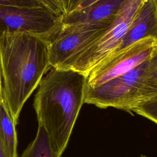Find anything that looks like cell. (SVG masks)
<instances>
[{
    "instance_id": "obj_1",
    "label": "cell",
    "mask_w": 157,
    "mask_h": 157,
    "mask_svg": "<svg viewBox=\"0 0 157 157\" xmlns=\"http://www.w3.org/2000/svg\"><path fill=\"white\" fill-rule=\"evenodd\" d=\"M48 42L42 36L25 32L0 36L3 102L16 124L25 103L52 68Z\"/></svg>"
},
{
    "instance_id": "obj_2",
    "label": "cell",
    "mask_w": 157,
    "mask_h": 157,
    "mask_svg": "<svg viewBox=\"0 0 157 157\" xmlns=\"http://www.w3.org/2000/svg\"><path fill=\"white\" fill-rule=\"evenodd\" d=\"M38 87L33 104L38 125L48 134L56 157H61L84 104L86 75L72 69L51 68Z\"/></svg>"
},
{
    "instance_id": "obj_3",
    "label": "cell",
    "mask_w": 157,
    "mask_h": 157,
    "mask_svg": "<svg viewBox=\"0 0 157 157\" xmlns=\"http://www.w3.org/2000/svg\"><path fill=\"white\" fill-rule=\"evenodd\" d=\"M155 58L101 85L86 87L84 103L132 112L138 105L157 97Z\"/></svg>"
},
{
    "instance_id": "obj_4",
    "label": "cell",
    "mask_w": 157,
    "mask_h": 157,
    "mask_svg": "<svg viewBox=\"0 0 157 157\" xmlns=\"http://www.w3.org/2000/svg\"><path fill=\"white\" fill-rule=\"evenodd\" d=\"M146 0H126L114 21L94 42L85 48L69 69L86 75L103 58L113 52Z\"/></svg>"
},
{
    "instance_id": "obj_5",
    "label": "cell",
    "mask_w": 157,
    "mask_h": 157,
    "mask_svg": "<svg viewBox=\"0 0 157 157\" xmlns=\"http://www.w3.org/2000/svg\"><path fill=\"white\" fill-rule=\"evenodd\" d=\"M64 25L49 40L52 68L69 69L77 56L104 33L113 21Z\"/></svg>"
},
{
    "instance_id": "obj_6",
    "label": "cell",
    "mask_w": 157,
    "mask_h": 157,
    "mask_svg": "<svg viewBox=\"0 0 157 157\" xmlns=\"http://www.w3.org/2000/svg\"><path fill=\"white\" fill-rule=\"evenodd\" d=\"M156 56L157 39L144 38L103 58L87 74L86 87L101 85Z\"/></svg>"
},
{
    "instance_id": "obj_7",
    "label": "cell",
    "mask_w": 157,
    "mask_h": 157,
    "mask_svg": "<svg viewBox=\"0 0 157 157\" xmlns=\"http://www.w3.org/2000/svg\"><path fill=\"white\" fill-rule=\"evenodd\" d=\"M62 16L45 7L0 5V36L5 33L25 32L42 36L50 40L61 29Z\"/></svg>"
},
{
    "instance_id": "obj_8",
    "label": "cell",
    "mask_w": 157,
    "mask_h": 157,
    "mask_svg": "<svg viewBox=\"0 0 157 157\" xmlns=\"http://www.w3.org/2000/svg\"><path fill=\"white\" fill-rule=\"evenodd\" d=\"M146 37L157 39V6L155 0H146L144 2L117 48L109 55Z\"/></svg>"
},
{
    "instance_id": "obj_9",
    "label": "cell",
    "mask_w": 157,
    "mask_h": 157,
    "mask_svg": "<svg viewBox=\"0 0 157 157\" xmlns=\"http://www.w3.org/2000/svg\"><path fill=\"white\" fill-rule=\"evenodd\" d=\"M126 0H98L62 16L64 25L97 23L114 20Z\"/></svg>"
},
{
    "instance_id": "obj_10",
    "label": "cell",
    "mask_w": 157,
    "mask_h": 157,
    "mask_svg": "<svg viewBox=\"0 0 157 157\" xmlns=\"http://www.w3.org/2000/svg\"><path fill=\"white\" fill-rule=\"evenodd\" d=\"M0 138L7 157H18L16 123L3 102L0 103Z\"/></svg>"
},
{
    "instance_id": "obj_11",
    "label": "cell",
    "mask_w": 157,
    "mask_h": 157,
    "mask_svg": "<svg viewBox=\"0 0 157 157\" xmlns=\"http://www.w3.org/2000/svg\"><path fill=\"white\" fill-rule=\"evenodd\" d=\"M20 157H56L45 129L38 125L34 139Z\"/></svg>"
},
{
    "instance_id": "obj_12",
    "label": "cell",
    "mask_w": 157,
    "mask_h": 157,
    "mask_svg": "<svg viewBox=\"0 0 157 157\" xmlns=\"http://www.w3.org/2000/svg\"><path fill=\"white\" fill-rule=\"evenodd\" d=\"M132 112L157 124V97L141 104Z\"/></svg>"
},
{
    "instance_id": "obj_13",
    "label": "cell",
    "mask_w": 157,
    "mask_h": 157,
    "mask_svg": "<svg viewBox=\"0 0 157 157\" xmlns=\"http://www.w3.org/2000/svg\"><path fill=\"white\" fill-rule=\"evenodd\" d=\"M0 5L29 8L44 7L37 0H0Z\"/></svg>"
},
{
    "instance_id": "obj_14",
    "label": "cell",
    "mask_w": 157,
    "mask_h": 157,
    "mask_svg": "<svg viewBox=\"0 0 157 157\" xmlns=\"http://www.w3.org/2000/svg\"><path fill=\"white\" fill-rule=\"evenodd\" d=\"M40 3H41L45 7L47 8L52 12L55 13L57 15L62 16L63 13L60 10L59 7L56 4L53 0H37Z\"/></svg>"
},
{
    "instance_id": "obj_15",
    "label": "cell",
    "mask_w": 157,
    "mask_h": 157,
    "mask_svg": "<svg viewBox=\"0 0 157 157\" xmlns=\"http://www.w3.org/2000/svg\"><path fill=\"white\" fill-rule=\"evenodd\" d=\"M63 13V15L66 14L68 8L69 0H53Z\"/></svg>"
},
{
    "instance_id": "obj_16",
    "label": "cell",
    "mask_w": 157,
    "mask_h": 157,
    "mask_svg": "<svg viewBox=\"0 0 157 157\" xmlns=\"http://www.w3.org/2000/svg\"><path fill=\"white\" fill-rule=\"evenodd\" d=\"M83 0H69V4H68V8L67 13H70L74 10H75L78 6L80 4Z\"/></svg>"
},
{
    "instance_id": "obj_17",
    "label": "cell",
    "mask_w": 157,
    "mask_h": 157,
    "mask_svg": "<svg viewBox=\"0 0 157 157\" xmlns=\"http://www.w3.org/2000/svg\"><path fill=\"white\" fill-rule=\"evenodd\" d=\"M98 0H83L82 1V2L80 3V4L78 6V7L75 9H83V8H85L90 5H91V4L94 3V2L97 1Z\"/></svg>"
},
{
    "instance_id": "obj_18",
    "label": "cell",
    "mask_w": 157,
    "mask_h": 157,
    "mask_svg": "<svg viewBox=\"0 0 157 157\" xmlns=\"http://www.w3.org/2000/svg\"><path fill=\"white\" fill-rule=\"evenodd\" d=\"M3 102L2 97V69H1V63L0 59V103Z\"/></svg>"
},
{
    "instance_id": "obj_19",
    "label": "cell",
    "mask_w": 157,
    "mask_h": 157,
    "mask_svg": "<svg viewBox=\"0 0 157 157\" xmlns=\"http://www.w3.org/2000/svg\"><path fill=\"white\" fill-rule=\"evenodd\" d=\"M0 157H7L6 155V153L5 152V150L4 149L1 138H0Z\"/></svg>"
},
{
    "instance_id": "obj_20",
    "label": "cell",
    "mask_w": 157,
    "mask_h": 157,
    "mask_svg": "<svg viewBox=\"0 0 157 157\" xmlns=\"http://www.w3.org/2000/svg\"><path fill=\"white\" fill-rule=\"evenodd\" d=\"M139 157H147V156H145V155H141L140 156H139Z\"/></svg>"
},
{
    "instance_id": "obj_21",
    "label": "cell",
    "mask_w": 157,
    "mask_h": 157,
    "mask_svg": "<svg viewBox=\"0 0 157 157\" xmlns=\"http://www.w3.org/2000/svg\"><path fill=\"white\" fill-rule=\"evenodd\" d=\"M155 2H156V6H157V0H155Z\"/></svg>"
},
{
    "instance_id": "obj_22",
    "label": "cell",
    "mask_w": 157,
    "mask_h": 157,
    "mask_svg": "<svg viewBox=\"0 0 157 157\" xmlns=\"http://www.w3.org/2000/svg\"><path fill=\"white\" fill-rule=\"evenodd\" d=\"M155 59H156V64H157V56L155 58Z\"/></svg>"
}]
</instances>
